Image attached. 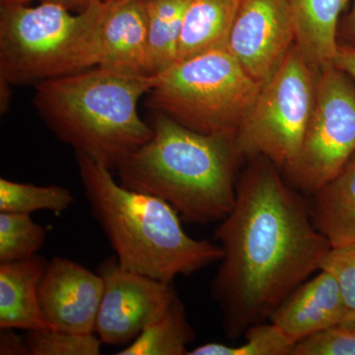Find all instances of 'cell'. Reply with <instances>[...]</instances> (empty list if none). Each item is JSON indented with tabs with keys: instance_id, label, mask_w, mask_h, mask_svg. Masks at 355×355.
<instances>
[{
	"instance_id": "cell-28",
	"label": "cell",
	"mask_w": 355,
	"mask_h": 355,
	"mask_svg": "<svg viewBox=\"0 0 355 355\" xmlns=\"http://www.w3.org/2000/svg\"><path fill=\"white\" fill-rule=\"evenodd\" d=\"M338 36L347 42L345 44L355 48V0L352 10L338 26Z\"/></svg>"
},
{
	"instance_id": "cell-18",
	"label": "cell",
	"mask_w": 355,
	"mask_h": 355,
	"mask_svg": "<svg viewBox=\"0 0 355 355\" xmlns=\"http://www.w3.org/2000/svg\"><path fill=\"white\" fill-rule=\"evenodd\" d=\"M190 0H146V74L157 76L177 62L184 12Z\"/></svg>"
},
{
	"instance_id": "cell-25",
	"label": "cell",
	"mask_w": 355,
	"mask_h": 355,
	"mask_svg": "<svg viewBox=\"0 0 355 355\" xmlns=\"http://www.w3.org/2000/svg\"><path fill=\"white\" fill-rule=\"evenodd\" d=\"M321 270L335 277L349 313L355 311V243L347 246L331 248L324 257Z\"/></svg>"
},
{
	"instance_id": "cell-8",
	"label": "cell",
	"mask_w": 355,
	"mask_h": 355,
	"mask_svg": "<svg viewBox=\"0 0 355 355\" xmlns=\"http://www.w3.org/2000/svg\"><path fill=\"white\" fill-rule=\"evenodd\" d=\"M355 154V86L334 65L318 73L316 102L295 162L286 170L294 188L312 195Z\"/></svg>"
},
{
	"instance_id": "cell-15",
	"label": "cell",
	"mask_w": 355,
	"mask_h": 355,
	"mask_svg": "<svg viewBox=\"0 0 355 355\" xmlns=\"http://www.w3.org/2000/svg\"><path fill=\"white\" fill-rule=\"evenodd\" d=\"M349 0H286L295 46L316 71L333 65L340 18Z\"/></svg>"
},
{
	"instance_id": "cell-5",
	"label": "cell",
	"mask_w": 355,
	"mask_h": 355,
	"mask_svg": "<svg viewBox=\"0 0 355 355\" xmlns=\"http://www.w3.org/2000/svg\"><path fill=\"white\" fill-rule=\"evenodd\" d=\"M105 1L72 13L55 2L1 6L0 79L37 84L97 67V33Z\"/></svg>"
},
{
	"instance_id": "cell-30",
	"label": "cell",
	"mask_w": 355,
	"mask_h": 355,
	"mask_svg": "<svg viewBox=\"0 0 355 355\" xmlns=\"http://www.w3.org/2000/svg\"><path fill=\"white\" fill-rule=\"evenodd\" d=\"M31 0H1V6H14V4H27Z\"/></svg>"
},
{
	"instance_id": "cell-13",
	"label": "cell",
	"mask_w": 355,
	"mask_h": 355,
	"mask_svg": "<svg viewBox=\"0 0 355 355\" xmlns=\"http://www.w3.org/2000/svg\"><path fill=\"white\" fill-rule=\"evenodd\" d=\"M97 33V67L146 74V0H104Z\"/></svg>"
},
{
	"instance_id": "cell-11",
	"label": "cell",
	"mask_w": 355,
	"mask_h": 355,
	"mask_svg": "<svg viewBox=\"0 0 355 355\" xmlns=\"http://www.w3.org/2000/svg\"><path fill=\"white\" fill-rule=\"evenodd\" d=\"M103 293L99 273L62 257L48 261L39 286L40 304L53 330L83 335L95 333Z\"/></svg>"
},
{
	"instance_id": "cell-14",
	"label": "cell",
	"mask_w": 355,
	"mask_h": 355,
	"mask_svg": "<svg viewBox=\"0 0 355 355\" xmlns=\"http://www.w3.org/2000/svg\"><path fill=\"white\" fill-rule=\"evenodd\" d=\"M48 261L36 254L0 263V329L53 330L39 300V286Z\"/></svg>"
},
{
	"instance_id": "cell-12",
	"label": "cell",
	"mask_w": 355,
	"mask_h": 355,
	"mask_svg": "<svg viewBox=\"0 0 355 355\" xmlns=\"http://www.w3.org/2000/svg\"><path fill=\"white\" fill-rule=\"evenodd\" d=\"M347 314L349 309L335 277L320 270L314 277L294 289L268 320L296 343L343 323Z\"/></svg>"
},
{
	"instance_id": "cell-9",
	"label": "cell",
	"mask_w": 355,
	"mask_h": 355,
	"mask_svg": "<svg viewBox=\"0 0 355 355\" xmlns=\"http://www.w3.org/2000/svg\"><path fill=\"white\" fill-rule=\"evenodd\" d=\"M104 293L95 333L103 345L127 347L179 297L172 284L123 270L116 257L98 266Z\"/></svg>"
},
{
	"instance_id": "cell-26",
	"label": "cell",
	"mask_w": 355,
	"mask_h": 355,
	"mask_svg": "<svg viewBox=\"0 0 355 355\" xmlns=\"http://www.w3.org/2000/svg\"><path fill=\"white\" fill-rule=\"evenodd\" d=\"M14 329H1L0 334V354L31 355L26 338H21Z\"/></svg>"
},
{
	"instance_id": "cell-4",
	"label": "cell",
	"mask_w": 355,
	"mask_h": 355,
	"mask_svg": "<svg viewBox=\"0 0 355 355\" xmlns=\"http://www.w3.org/2000/svg\"><path fill=\"white\" fill-rule=\"evenodd\" d=\"M155 76L95 67L35 84L34 105L58 139L76 154L118 169L153 137L137 104Z\"/></svg>"
},
{
	"instance_id": "cell-22",
	"label": "cell",
	"mask_w": 355,
	"mask_h": 355,
	"mask_svg": "<svg viewBox=\"0 0 355 355\" xmlns=\"http://www.w3.org/2000/svg\"><path fill=\"white\" fill-rule=\"evenodd\" d=\"M244 335L245 343L242 345L209 343L190 350L188 355H291L295 345L272 322L254 324Z\"/></svg>"
},
{
	"instance_id": "cell-17",
	"label": "cell",
	"mask_w": 355,
	"mask_h": 355,
	"mask_svg": "<svg viewBox=\"0 0 355 355\" xmlns=\"http://www.w3.org/2000/svg\"><path fill=\"white\" fill-rule=\"evenodd\" d=\"M241 0H190L184 12L178 60L227 49Z\"/></svg>"
},
{
	"instance_id": "cell-3",
	"label": "cell",
	"mask_w": 355,
	"mask_h": 355,
	"mask_svg": "<svg viewBox=\"0 0 355 355\" xmlns=\"http://www.w3.org/2000/svg\"><path fill=\"white\" fill-rule=\"evenodd\" d=\"M77 161L91 212L123 270L173 284L220 261L221 247L187 234L169 203L116 183L110 168L87 156Z\"/></svg>"
},
{
	"instance_id": "cell-7",
	"label": "cell",
	"mask_w": 355,
	"mask_h": 355,
	"mask_svg": "<svg viewBox=\"0 0 355 355\" xmlns=\"http://www.w3.org/2000/svg\"><path fill=\"white\" fill-rule=\"evenodd\" d=\"M316 71L294 44L235 135L241 157H263L289 169L297 158L316 102Z\"/></svg>"
},
{
	"instance_id": "cell-6",
	"label": "cell",
	"mask_w": 355,
	"mask_h": 355,
	"mask_svg": "<svg viewBox=\"0 0 355 355\" xmlns=\"http://www.w3.org/2000/svg\"><path fill=\"white\" fill-rule=\"evenodd\" d=\"M261 87L220 49L178 60L155 76L146 105L195 132L235 137Z\"/></svg>"
},
{
	"instance_id": "cell-31",
	"label": "cell",
	"mask_w": 355,
	"mask_h": 355,
	"mask_svg": "<svg viewBox=\"0 0 355 355\" xmlns=\"http://www.w3.org/2000/svg\"><path fill=\"white\" fill-rule=\"evenodd\" d=\"M343 323L349 324V326H352L355 328V311H354V312L349 313L347 316L345 317V319L343 320Z\"/></svg>"
},
{
	"instance_id": "cell-16",
	"label": "cell",
	"mask_w": 355,
	"mask_h": 355,
	"mask_svg": "<svg viewBox=\"0 0 355 355\" xmlns=\"http://www.w3.org/2000/svg\"><path fill=\"white\" fill-rule=\"evenodd\" d=\"M311 218L331 248L355 243V154L333 180L312 193Z\"/></svg>"
},
{
	"instance_id": "cell-21",
	"label": "cell",
	"mask_w": 355,
	"mask_h": 355,
	"mask_svg": "<svg viewBox=\"0 0 355 355\" xmlns=\"http://www.w3.org/2000/svg\"><path fill=\"white\" fill-rule=\"evenodd\" d=\"M46 230L30 214L0 212V263L27 260L44 246Z\"/></svg>"
},
{
	"instance_id": "cell-29",
	"label": "cell",
	"mask_w": 355,
	"mask_h": 355,
	"mask_svg": "<svg viewBox=\"0 0 355 355\" xmlns=\"http://www.w3.org/2000/svg\"><path fill=\"white\" fill-rule=\"evenodd\" d=\"M40 1L55 2V3L62 4L69 10L81 12L102 0H40Z\"/></svg>"
},
{
	"instance_id": "cell-24",
	"label": "cell",
	"mask_w": 355,
	"mask_h": 355,
	"mask_svg": "<svg viewBox=\"0 0 355 355\" xmlns=\"http://www.w3.org/2000/svg\"><path fill=\"white\" fill-rule=\"evenodd\" d=\"M291 355H355V328L338 324L295 343Z\"/></svg>"
},
{
	"instance_id": "cell-2",
	"label": "cell",
	"mask_w": 355,
	"mask_h": 355,
	"mask_svg": "<svg viewBox=\"0 0 355 355\" xmlns=\"http://www.w3.org/2000/svg\"><path fill=\"white\" fill-rule=\"evenodd\" d=\"M153 137L118 167L120 183L162 198L191 223L222 221L235 205L234 135L195 132L154 112Z\"/></svg>"
},
{
	"instance_id": "cell-23",
	"label": "cell",
	"mask_w": 355,
	"mask_h": 355,
	"mask_svg": "<svg viewBox=\"0 0 355 355\" xmlns=\"http://www.w3.org/2000/svg\"><path fill=\"white\" fill-rule=\"evenodd\" d=\"M25 338L31 355H98L103 345L94 334L58 330L28 331Z\"/></svg>"
},
{
	"instance_id": "cell-10",
	"label": "cell",
	"mask_w": 355,
	"mask_h": 355,
	"mask_svg": "<svg viewBox=\"0 0 355 355\" xmlns=\"http://www.w3.org/2000/svg\"><path fill=\"white\" fill-rule=\"evenodd\" d=\"M295 44L286 0H241L227 51L243 69L265 85Z\"/></svg>"
},
{
	"instance_id": "cell-1",
	"label": "cell",
	"mask_w": 355,
	"mask_h": 355,
	"mask_svg": "<svg viewBox=\"0 0 355 355\" xmlns=\"http://www.w3.org/2000/svg\"><path fill=\"white\" fill-rule=\"evenodd\" d=\"M237 183L234 207L214 233L223 251L211 292L228 338L265 322L321 270L330 243L313 224L309 205L263 157Z\"/></svg>"
},
{
	"instance_id": "cell-27",
	"label": "cell",
	"mask_w": 355,
	"mask_h": 355,
	"mask_svg": "<svg viewBox=\"0 0 355 355\" xmlns=\"http://www.w3.org/2000/svg\"><path fill=\"white\" fill-rule=\"evenodd\" d=\"M333 65L355 80V48L338 44Z\"/></svg>"
},
{
	"instance_id": "cell-20",
	"label": "cell",
	"mask_w": 355,
	"mask_h": 355,
	"mask_svg": "<svg viewBox=\"0 0 355 355\" xmlns=\"http://www.w3.org/2000/svg\"><path fill=\"white\" fill-rule=\"evenodd\" d=\"M73 203L71 191L58 184L37 186L0 179V212L31 214L46 210L62 214Z\"/></svg>"
},
{
	"instance_id": "cell-19",
	"label": "cell",
	"mask_w": 355,
	"mask_h": 355,
	"mask_svg": "<svg viewBox=\"0 0 355 355\" xmlns=\"http://www.w3.org/2000/svg\"><path fill=\"white\" fill-rule=\"evenodd\" d=\"M195 331L179 297L116 355H188Z\"/></svg>"
}]
</instances>
